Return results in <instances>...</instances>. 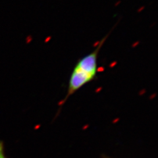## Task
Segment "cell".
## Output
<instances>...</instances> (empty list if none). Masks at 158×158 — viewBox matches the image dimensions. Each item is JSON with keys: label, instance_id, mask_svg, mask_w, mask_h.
I'll return each instance as SVG.
<instances>
[{"label": "cell", "instance_id": "cell-1", "mask_svg": "<svg viewBox=\"0 0 158 158\" xmlns=\"http://www.w3.org/2000/svg\"><path fill=\"white\" fill-rule=\"evenodd\" d=\"M110 32L99 42L98 46L90 53L78 59L74 67L69 82L68 92L65 100L79 89L95 78L98 72V57L100 49Z\"/></svg>", "mask_w": 158, "mask_h": 158}, {"label": "cell", "instance_id": "cell-2", "mask_svg": "<svg viewBox=\"0 0 158 158\" xmlns=\"http://www.w3.org/2000/svg\"><path fill=\"white\" fill-rule=\"evenodd\" d=\"M0 158H7L5 155L3 144L2 142H0Z\"/></svg>", "mask_w": 158, "mask_h": 158}]
</instances>
